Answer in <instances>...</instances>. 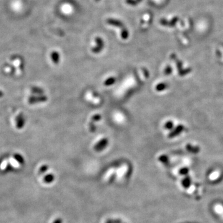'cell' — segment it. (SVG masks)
<instances>
[{
	"label": "cell",
	"instance_id": "1",
	"mask_svg": "<svg viewBox=\"0 0 223 223\" xmlns=\"http://www.w3.org/2000/svg\"><path fill=\"white\" fill-rule=\"evenodd\" d=\"M107 22L108 24L114 26L115 27H118L121 29V35L123 39H126L128 37V32L126 28L124 26V24L120 21L115 19H108L107 20Z\"/></svg>",
	"mask_w": 223,
	"mask_h": 223
},
{
	"label": "cell",
	"instance_id": "11",
	"mask_svg": "<svg viewBox=\"0 0 223 223\" xmlns=\"http://www.w3.org/2000/svg\"><path fill=\"white\" fill-rule=\"evenodd\" d=\"M172 71V68L170 67V66H167V67H166V68L165 69V71H164V73L166 74V75H169V74H170Z\"/></svg>",
	"mask_w": 223,
	"mask_h": 223
},
{
	"label": "cell",
	"instance_id": "5",
	"mask_svg": "<svg viewBox=\"0 0 223 223\" xmlns=\"http://www.w3.org/2000/svg\"><path fill=\"white\" fill-rule=\"evenodd\" d=\"M167 87L168 86L167 84L163 83L162 82V83H159L157 85V86L156 87V89L158 91H162V90L166 89Z\"/></svg>",
	"mask_w": 223,
	"mask_h": 223
},
{
	"label": "cell",
	"instance_id": "2",
	"mask_svg": "<svg viewBox=\"0 0 223 223\" xmlns=\"http://www.w3.org/2000/svg\"><path fill=\"white\" fill-rule=\"evenodd\" d=\"M184 130H185L184 126L182 125H179L177 126H176L174 129L172 130V131L170 133H169L168 137L169 138H172L176 137L177 136H178L181 133H182V132L184 131Z\"/></svg>",
	"mask_w": 223,
	"mask_h": 223
},
{
	"label": "cell",
	"instance_id": "12",
	"mask_svg": "<svg viewBox=\"0 0 223 223\" xmlns=\"http://www.w3.org/2000/svg\"><path fill=\"white\" fill-rule=\"evenodd\" d=\"M52 56H53V60H54L56 63V62L58 61V58H59L58 53L57 52H53L52 53Z\"/></svg>",
	"mask_w": 223,
	"mask_h": 223
},
{
	"label": "cell",
	"instance_id": "8",
	"mask_svg": "<svg viewBox=\"0 0 223 223\" xmlns=\"http://www.w3.org/2000/svg\"><path fill=\"white\" fill-rule=\"evenodd\" d=\"M192 69L191 68H187V69H182L181 70V71H179V74L180 76H185V75H187V74L190 73L191 72Z\"/></svg>",
	"mask_w": 223,
	"mask_h": 223
},
{
	"label": "cell",
	"instance_id": "9",
	"mask_svg": "<svg viewBox=\"0 0 223 223\" xmlns=\"http://www.w3.org/2000/svg\"><path fill=\"white\" fill-rule=\"evenodd\" d=\"M164 127L165 128H166L167 130H172L173 127V123L172 121L169 120L165 124Z\"/></svg>",
	"mask_w": 223,
	"mask_h": 223
},
{
	"label": "cell",
	"instance_id": "7",
	"mask_svg": "<svg viewBox=\"0 0 223 223\" xmlns=\"http://www.w3.org/2000/svg\"><path fill=\"white\" fill-rule=\"evenodd\" d=\"M107 143H108V141H107V139H102V141L100 142V145L99 144H97V145L96 146V148L97 149H98V150L99 151H101V146H104L105 147L107 146Z\"/></svg>",
	"mask_w": 223,
	"mask_h": 223
},
{
	"label": "cell",
	"instance_id": "4",
	"mask_svg": "<svg viewBox=\"0 0 223 223\" xmlns=\"http://www.w3.org/2000/svg\"><path fill=\"white\" fill-rule=\"evenodd\" d=\"M186 149H187V150L188 151L192 152V153H198V152H199L200 151V149L199 147L193 146L190 144H187V146H186Z\"/></svg>",
	"mask_w": 223,
	"mask_h": 223
},
{
	"label": "cell",
	"instance_id": "3",
	"mask_svg": "<svg viewBox=\"0 0 223 223\" xmlns=\"http://www.w3.org/2000/svg\"><path fill=\"white\" fill-rule=\"evenodd\" d=\"M96 42L97 45V47L92 48V52L94 53H99L102 50V49L104 47V42L100 37H97L96 39Z\"/></svg>",
	"mask_w": 223,
	"mask_h": 223
},
{
	"label": "cell",
	"instance_id": "6",
	"mask_svg": "<svg viewBox=\"0 0 223 223\" xmlns=\"http://www.w3.org/2000/svg\"><path fill=\"white\" fill-rule=\"evenodd\" d=\"M142 0H126V3L131 6H136Z\"/></svg>",
	"mask_w": 223,
	"mask_h": 223
},
{
	"label": "cell",
	"instance_id": "10",
	"mask_svg": "<svg viewBox=\"0 0 223 223\" xmlns=\"http://www.w3.org/2000/svg\"><path fill=\"white\" fill-rule=\"evenodd\" d=\"M116 81V79L115 78H110L105 82V85L106 86H110L112 85Z\"/></svg>",
	"mask_w": 223,
	"mask_h": 223
}]
</instances>
